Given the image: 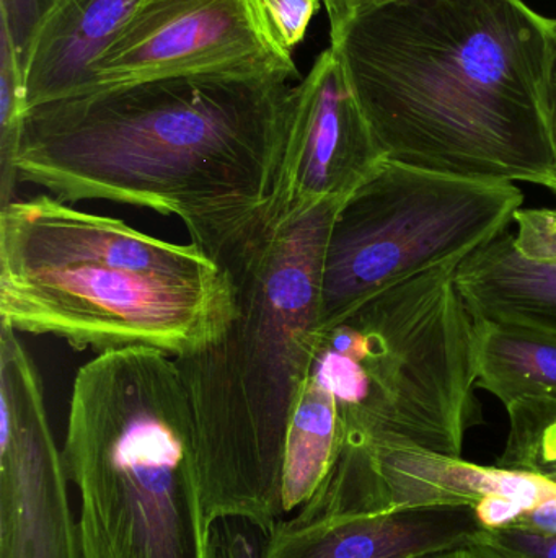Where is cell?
Listing matches in <instances>:
<instances>
[{
    "label": "cell",
    "instance_id": "cell-16",
    "mask_svg": "<svg viewBox=\"0 0 556 558\" xmlns=\"http://www.w3.org/2000/svg\"><path fill=\"white\" fill-rule=\"evenodd\" d=\"M509 435L496 465L528 472L556 485V402L524 400L506 409Z\"/></svg>",
    "mask_w": 556,
    "mask_h": 558
},
{
    "label": "cell",
    "instance_id": "cell-15",
    "mask_svg": "<svg viewBox=\"0 0 556 558\" xmlns=\"http://www.w3.org/2000/svg\"><path fill=\"white\" fill-rule=\"evenodd\" d=\"M343 448V425L335 399L307 379L287 429L283 461V510L312 500L325 484Z\"/></svg>",
    "mask_w": 556,
    "mask_h": 558
},
{
    "label": "cell",
    "instance_id": "cell-1",
    "mask_svg": "<svg viewBox=\"0 0 556 558\" xmlns=\"http://www.w3.org/2000/svg\"><path fill=\"white\" fill-rule=\"evenodd\" d=\"M293 87L281 75H173L29 108L18 183L67 205L176 216L227 268L270 209Z\"/></svg>",
    "mask_w": 556,
    "mask_h": 558
},
{
    "label": "cell",
    "instance_id": "cell-3",
    "mask_svg": "<svg viewBox=\"0 0 556 558\" xmlns=\"http://www.w3.org/2000/svg\"><path fill=\"white\" fill-rule=\"evenodd\" d=\"M342 202L261 229L225 268L237 302L231 325L175 357L211 524L240 520L268 537L283 521L287 429L319 338L323 255Z\"/></svg>",
    "mask_w": 556,
    "mask_h": 558
},
{
    "label": "cell",
    "instance_id": "cell-7",
    "mask_svg": "<svg viewBox=\"0 0 556 558\" xmlns=\"http://www.w3.org/2000/svg\"><path fill=\"white\" fill-rule=\"evenodd\" d=\"M524 193L384 160L349 193L330 226L320 279L319 333L379 292L469 255L508 231Z\"/></svg>",
    "mask_w": 556,
    "mask_h": 558
},
{
    "label": "cell",
    "instance_id": "cell-12",
    "mask_svg": "<svg viewBox=\"0 0 556 558\" xmlns=\"http://www.w3.org/2000/svg\"><path fill=\"white\" fill-rule=\"evenodd\" d=\"M143 2L59 0L26 58V108L81 94L95 59L113 45Z\"/></svg>",
    "mask_w": 556,
    "mask_h": 558
},
{
    "label": "cell",
    "instance_id": "cell-10",
    "mask_svg": "<svg viewBox=\"0 0 556 558\" xmlns=\"http://www.w3.org/2000/svg\"><path fill=\"white\" fill-rule=\"evenodd\" d=\"M385 156L332 48L317 56L291 92L273 198L261 229L345 199Z\"/></svg>",
    "mask_w": 556,
    "mask_h": 558
},
{
    "label": "cell",
    "instance_id": "cell-23",
    "mask_svg": "<svg viewBox=\"0 0 556 558\" xmlns=\"http://www.w3.org/2000/svg\"><path fill=\"white\" fill-rule=\"evenodd\" d=\"M548 121H551L552 141L556 156V20H554V46H552L551 74H548ZM556 195V185L552 189Z\"/></svg>",
    "mask_w": 556,
    "mask_h": 558
},
{
    "label": "cell",
    "instance_id": "cell-4",
    "mask_svg": "<svg viewBox=\"0 0 556 558\" xmlns=\"http://www.w3.org/2000/svg\"><path fill=\"white\" fill-rule=\"evenodd\" d=\"M237 312L231 275L195 244L144 234L55 196L0 208V318L98 354L147 347L180 357Z\"/></svg>",
    "mask_w": 556,
    "mask_h": 558
},
{
    "label": "cell",
    "instance_id": "cell-17",
    "mask_svg": "<svg viewBox=\"0 0 556 558\" xmlns=\"http://www.w3.org/2000/svg\"><path fill=\"white\" fill-rule=\"evenodd\" d=\"M26 97L23 72L5 33L0 29V202L12 203L18 183L15 159L22 141Z\"/></svg>",
    "mask_w": 556,
    "mask_h": 558
},
{
    "label": "cell",
    "instance_id": "cell-6",
    "mask_svg": "<svg viewBox=\"0 0 556 558\" xmlns=\"http://www.w3.org/2000/svg\"><path fill=\"white\" fill-rule=\"evenodd\" d=\"M459 265L392 286L320 331L307 379L335 399L343 446L369 456L418 449L462 458L483 413L475 320L457 288Z\"/></svg>",
    "mask_w": 556,
    "mask_h": 558
},
{
    "label": "cell",
    "instance_id": "cell-19",
    "mask_svg": "<svg viewBox=\"0 0 556 558\" xmlns=\"http://www.w3.org/2000/svg\"><path fill=\"white\" fill-rule=\"evenodd\" d=\"M268 20L281 45L293 52L306 38L322 0H263Z\"/></svg>",
    "mask_w": 556,
    "mask_h": 558
},
{
    "label": "cell",
    "instance_id": "cell-24",
    "mask_svg": "<svg viewBox=\"0 0 556 558\" xmlns=\"http://www.w3.org/2000/svg\"><path fill=\"white\" fill-rule=\"evenodd\" d=\"M394 2V0H322L326 9V15L351 12V10L366 9V7L381 5V3Z\"/></svg>",
    "mask_w": 556,
    "mask_h": 558
},
{
    "label": "cell",
    "instance_id": "cell-2",
    "mask_svg": "<svg viewBox=\"0 0 556 558\" xmlns=\"http://www.w3.org/2000/svg\"><path fill=\"white\" fill-rule=\"evenodd\" d=\"M329 20L385 159L552 192L554 20L522 0H394Z\"/></svg>",
    "mask_w": 556,
    "mask_h": 558
},
{
    "label": "cell",
    "instance_id": "cell-18",
    "mask_svg": "<svg viewBox=\"0 0 556 558\" xmlns=\"http://www.w3.org/2000/svg\"><path fill=\"white\" fill-rule=\"evenodd\" d=\"M58 2L59 0H0V29L9 38L22 72L36 35Z\"/></svg>",
    "mask_w": 556,
    "mask_h": 558
},
{
    "label": "cell",
    "instance_id": "cell-8",
    "mask_svg": "<svg viewBox=\"0 0 556 558\" xmlns=\"http://www.w3.org/2000/svg\"><path fill=\"white\" fill-rule=\"evenodd\" d=\"M199 74L299 77L263 0H144L113 45L95 59L81 94Z\"/></svg>",
    "mask_w": 556,
    "mask_h": 558
},
{
    "label": "cell",
    "instance_id": "cell-9",
    "mask_svg": "<svg viewBox=\"0 0 556 558\" xmlns=\"http://www.w3.org/2000/svg\"><path fill=\"white\" fill-rule=\"evenodd\" d=\"M69 481L38 369L0 322V558H82Z\"/></svg>",
    "mask_w": 556,
    "mask_h": 558
},
{
    "label": "cell",
    "instance_id": "cell-21",
    "mask_svg": "<svg viewBox=\"0 0 556 558\" xmlns=\"http://www.w3.org/2000/svg\"><path fill=\"white\" fill-rule=\"evenodd\" d=\"M516 527L547 534V536H556V495L541 501L538 507L528 511L516 524Z\"/></svg>",
    "mask_w": 556,
    "mask_h": 558
},
{
    "label": "cell",
    "instance_id": "cell-11",
    "mask_svg": "<svg viewBox=\"0 0 556 558\" xmlns=\"http://www.w3.org/2000/svg\"><path fill=\"white\" fill-rule=\"evenodd\" d=\"M469 505L405 507L309 524L281 521L261 558H423L482 543Z\"/></svg>",
    "mask_w": 556,
    "mask_h": 558
},
{
    "label": "cell",
    "instance_id": "cell-14",
    "mask_svg": "<svg viewBox=\"0 0 556 558\" xmlns=\"http://www.w3.org/2000/svg\"><path fill=\"white\" fill-rule=\"evenodd\" d=\"M473 320L477 387L506 409L524 400L556 402V335L508 322Z\"/></svg>",
    "mask_w": 556,
    "mask_h": 558
},
{
    "label": "cell",
    "instance_id": "cell-20",
    "mask_svg": "<svg viewBox=\"0 0 556 558\" xmlns=\"http://www.w3.org/2000/svg\"><path fill=\"white\" fill-rule=\"evenodd\" d=\"M250 524L240 520L214 523V546L218 558H261L257 536L248 533Z\"/></svg>",
    "mask_w": 556,
    "mask_h": 558
},
{
    "label": "cell",
    "instance_id": "cell-22",
    "mask_svg": "<svg viewBox=\"0 0 556 558\" xmlns=\"http://www.w3.org/2000/svg\"><path fill=\"white\" fill-rule=\"evenodd\" d=\"M423 558H515L490 544L479 543L472 546L460 547V549L447 550V553L434 554Z\"/></svg>",
    "mask_w": 556,
    "mask_h": 558
},
{
    "label": "cell",
    "instance_id": "cell-13",
    "mask_svg": "<svg viewBox=\"0 0 556 558\" xmlns=\"http://www.w3.org/2000/svg\"><path fill=\"white\" fill-rule=\"evenodd\" d=\"M456 282L473 318L556 335V262L522 257L509 229L469 255Z\"/></svg>",
    "mask_w": 556,
    "mask_h": 558
},
{
    "label": "cell",
    "instance_id": "cell-5",
    "mask_svg": "<svg viewBox=\"0 0 556 558\" xmlns=\"http://www.w3.org/2000/svg\"><path fill=\"white\" fill-rule=\"evenodd\" d=\"M82 558H218L175 356L104 351L78 367L64 448Z\"/></svg>",
    "mask_w": 556,
    "mask_h": 558
}]
</instances>
